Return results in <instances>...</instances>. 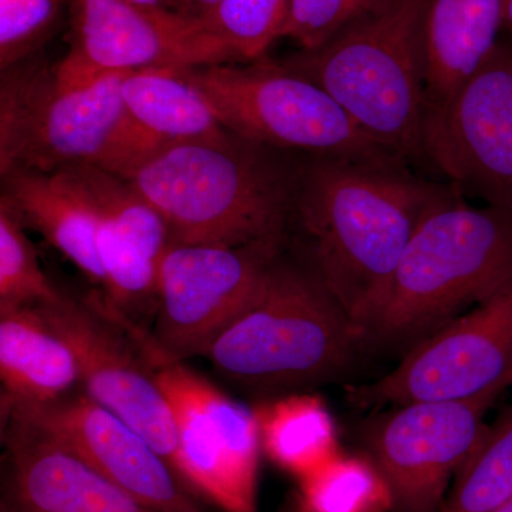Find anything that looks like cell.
<instances>
[{"mask_svg":"<svg viewBox=\"0 0 512 512\" xmlns=\"http://www.w3.org/2000/svg\"><path fill=\"white\" fill-rule=\"evenodd\" d=\"M407 164L313 156L293 174L291 220L303 262L366 336L421 220L453 188L417 177Z\"/></svg>","mask_w":512,"mask_h":512,"instance_id":"obj_1","label":"cell"},{"mask_svg":"<svg viewBox=\"0 0 512 512\" xmlns=\"http://www.w3.org/2000/svg\"><path fill=\"white\" fill-rule=\"evenodd\" d=\"M234 134L167 144L120 175L181 244L285 245L293 174Z\"/></svg>","mask_w":512,"mask_h":512,"instance_id":"obj_2","label":"cell"},{"mask_svg":"<svg viewBox=\"0 0 512 512\" xmlns=\"http://www.w3.org/2000/svg\"><path fill=\"white\" fill-rule=\"evenodd\" d=\"M366 346V333L312 269L281 252L204 357L228 383L275 399L336 382Z\"/></svg>","mask_w":512,"mask_h":512,"instance_id":"obj_3","label":"cell"},{"mask_svg":"<svg viewBox=\"0 0 512 512\" xmlns=\"http://www.w3.org/2000/svg\"><path fill=\"white\" fill-rule=\"evenodd\" d=\"M431 0H386L325 45L281 60L318 84L392 156L426 163L424 26Z\"/></svg>","mask_w":512,"mask_h":512,"instance_id":"obj_4","label":"cell"},{"mask_svg":"<svg viewBox=\"0 0 512 512\" xmlns=\"http://www.w3.org/2000/svg\"><path fill=\"white\" fill-rule=\"evenodd\" d=\"M511 279L512 214L473 207L453 187L404 249L367 333L369 345H417Z\"/></svg>","mask_w":512,"mask_h":512,"instance_id":"obj_5","label":"cell"},{"mask_svg":"<svg viewBox=\"0 0 512 512\" xmlns=\"http://www.w3.org/2000/svg\"><path fill=\"white\" fill-rule=\"evenodd\" d=\"M126 74L74 80L33 56L3 69L0 174L94 165L123 175L157 150L128 119Z\"/></svg>","mask_w":512,"mask_h":512,"instance_id":"obj_6","label":"cell"},{"mask_svg":"<svg viewBox=\"0 0 512 512\" xmlns=\"http://www.w3.org/2000/svg\"><path fill=\"white\" fill-rule=\"evenodd\" d=\"M184 72L222 126L249 143L311 156H392L369 140L322 87L279 62L265 57Z\"/></svg>","mask_w":512,"mask_h":512,"instance_id":"obj_7","label":"cell"},{"mask_svg":"<svg viewBox=\"0 0 512 512\" xmlns=\"http://www.w3.org/2000/svg\"><path fill=\"white\" fill-rule=\"evenodd\" d=\"M284 247L171 241L158 268L156 315L143 342L154 366L207 355L252 301Z\"/></svg>","mask_w":512,"mask_h":512,"instance_id":"obj_8","label":"cell"},{"mask_svg":"<svg viewBox=\"0 0 512 512\" xmlns=\"http://www.w3.org/2000/svg\"><path fill=\"white\" fill-rule=\"evenodd\" d=\"M512 386V279L474 311L412 346L382 379L349 389L359 409L456 402Z\"/></svg>","mask_w":512,"mask_h":512,"instance_id":"obj_9","label":"cell"},{"mask_svg":"<svg viewBox=\"0 0 512 512\" xmlns=\"http://www.w3.org/2000/svg\"><path fill=\"white\" fill-rule=\"evenodd\" d=\"M36 308L76 355L84 392L126 421L177 471L173 410L136 333L107 308L99 291L84 298L63 292L59 301Z\"/></svg>","mask_w":512,"mask_h":512,"instance_id":"obj_10","label":"cell"},{"mask_svg":"<svg viewBox=\"0 0 512 512\" xmlns=\"http://www.w3.org/2000/svg\"><path fill=\"white\" fill-rule=\"evenodd\" d=\"M423 150L461 195L512 214V42L424 114Z\"/></svg>","mask_w":512,"mask_h":512,"instance_id":"obj_11","label":"cell"},{"mask_svg":"<svg viewBox=\"0 0 512 512\" xmlns=\"http://www.w3.org/2000/svg\"><path fill=\"white\" fill-rule=\"evenodd\" d=\"M177 426L178 476L224 512H259L261 436L254 410L185 363L156 366Z\"/></svg>","mask_w":512,"mask_h":512,"instance_id":"obj_12","label":"cell"},{"mask_svg":"<svg viewBox=\"0 0 512 512\" xmlns=\"http://www.w3.org/2000/svg\"><path fill=\"white\" fill-rule=\"evenodd\" d=\"M498 397L400 404L367 421L363 447L389 485L392 512H439Z\"/></svg>","mask_w":512,"mask_h":512,"instance_id":"obj_13","label":"cell"},{"mask_svg":"<svg viewBox=\"0 0 512 512\" xmlns=\"http://www.w3.org/2000/svg\"><path fill=\"white\" fill-rule=\"evenodd\" d=\"M72 42L57 72L74 80L228 64L197 20L133 0H70Z\"/></svg>","mask_w":512,"mask_h":512,"instance_id":"obj_14","label":"cell"},{"mask_svg":"<svg viewBox=\"0 0 512 512\" xmlns=\"http://www.w3.org/2000/svg\"><path fill=\"white\" fill-rule=\"evenodd\" d=\"M15 419L69 448L104 477L157 512H205L177 471L126 421L83 387L42 406L13 407Z\"/></svg>","mask_w":512,"mask_h":512,"instance_id":"obj_15","label":"cell"},{"mask_svg":"<svg viewBox=\"0 0 512 512\" xmlns=\"http://www.w3.org/2000/svg\"><path fill=\"white\" fill-rule=\"evenodd\" d=\"M72 171L97 217L101 299L141 338H147L157 305L161 258L171 242L160 214L120 175L94 167Z\"/></svg>","mask_w":512,"mask_h":512,"instance_id":"obj_16","label":"cell"},{"mask_svg":"<svg viewBox=\"0 0 512 512\" xmlns=\"http://www.w3.org/2000/svg\"><path fill=\"white\" fill-rule=\"evenodd\" d=\"M5 424L19 512H157L42 431L15 419Z\"/></svg>","mask_w":512,"mask_h":512,"instance_id":"obj_17","label":"cell"},{"mask_svg":"<svg viewBox=\"0 0 512 512\" xmlns=\"http://www.w3.org/2000/svg\"><path fill=\"white\" fill-rule=\"evenodd\" d=\"M0 201L25 227L36 229L92 284L103 285L97 252V217L90 198L70 170H16L2 175Z\"/></svg>","mask_w":512,"mask_h":512,"instance_id":"obj_18","label":"cell"},{"mask_svg":"<svg viewBox=\"0 0 512 512\" xmlns=\"http://www.w3.org/2000/svg\"><path fill=\"white\" fill-rule=\"evenodd\" d=\"M2 413L56 402L82 387L69 343L36 306L0 309Z\"/></svg>","mask_w":512,"mask_h":512,"instance_id":"obj_19","label":"cell"},{"mask_svg":"<svg viewBox=\"0 0 512 512\" xmlns=\"http://www.w3.org/2000/svg\"><path fill=\"white\" fill-rule=\"evenodd\" d=\"M503 28V0H431L424 26L426 110L476 72Z\"/></svg>","mask_w":512,"mask_h":512,"instance_id":"obj_20","label":"cell"},{"mask_svg":"<svg viewBox=\"0 0 512 512\" xmlns=\"http://www.w3.org/2000/svg\"><path fill=\"white\" fill-rule=\"evenodd\" d=\"M121 97L128 119L156 148L232 134L184 69L127 73L121 82Z\"/></svg>","mask_w":512,"mask_h":512,"instance_id":"obj_21","label":"cell"},{"mask_svg":"<svg viewBox=\"0 0 512 512\" xmlns=\"http://www.w3.org/2000/svg\"><path fill=\"white\" fill-rule=\"evenodd\" d=\"M254 412L262 451L299 480L339 456L332 416L315 394L275 397L256 406Z\"/></svg>","mask_w":512,"mask_h":512,"instance_id":"obj_22","label":"cell"},{"mask_svg":"<svg viewBox=\"0 0 512 512\" xmlns=\"http://www.w3.org/2000/svg\"><path fill=\"white\" fill-rule=\"evenodd\" d=\"M512 498V407L487 426L439 512H493Z\"/></svg>","mask_w":512,"mask_h":512,"instance_id":"obj_23","label":"cell"},{"mask_svg":"<svg viewBox=\"0 0 512 512\" xmlns=\"http://www.w3.org/2000/svg\"><path fill=\"white\" fill-rule=\"evenodd\" d=\"M292 503L299 512H392L389 485L365 457H338L299 480Z\"/></svg>","mask_w":512,"mask_h":512,"instance_id":"obj_24","label":"cell"},{"mask_svg":"<svg viewBox=\"0 0 512 512\" xmlns=\"http://www.w3.org/2000/svg\"><path fill=\"white\" fill-rule=\"evenodd\" d=\"M289 9L291 0H218L197 22L224 50L228 64H249L265 59L284 37Z\"/></svg>","mask_w":512,"mask_h":512,"instance_id":"obj_25","label":"cell"},{"mask_svg":"<svg viewBox=\"0 0 512 512\" xmlns=\"http://www.w3.org/2000/svg\"><path fill=\"white\" fill-rule=\"evenodd\" d=\"M25 228L0 201V309L46 305L64 292L43 271Z\"/></svg>","mask_w":512,"mask_h":512,"instance_id":"obj_26","label":"cell"},{"mask_svg":"<svg viewBox=\"0 0 512 512\" xmlns=\"http://www.w3.org/2000/svg\"><path fill=\"white\" fill-rule=\"evenodd\" d=\"M383 2L386 0H291L284 37L301 50L318 49Z\"/></svg>","mask_w":512,"mask_h":512,"instance_id":"obj_27","label":"cell"},{"mask_svg":"<svg viewBox=\"0 0 512 512\" xmlns=\"http://www.w3.org/2000/svg\"><path fill=\"white\" fill-rule=\"evenodd\" d=\"M62 0H0V66L28 59L49 35Z\"/></svg>","mask_w":512,"mask_h":512,"instance_id":"obj_28","label":"cell"},{"mask_svg":"<svg viewBox=\"0 0 512 512\" xmlns=\"http://www.w3.org/2000/svg\"><path fill=\"white\" fill-rule=\"evenodd\" d=\"M217 2L218 0H168L165 9L183 16V18L197 20Z\"/></svg>","mask_w":512,"mask_h":512,"instance_id":"obj_29","label":"cell"},{"mask_svg":"<svg viewBox=\"0 0 512 512\" xmlns=\"http://www.w3.org/2000/svg\"><path fill=\"white\" fill-rule=\"evenodd\" d=\"M504 28L512 33V0H503Z\"/></svg>","mask_w":512,"mask_h":512,"instance_id":"obj_30","label":"cell"},{"mask_svg":"<svg viewBox=\"0 0 512 512\" xmlns=\"http://www.w3.org/2000/svg\"><path fill=\"white\" fill-rule=\"evenodd\" d=\"M138 5L147 6V8H164L167 6L168 0H133Z\"/></svg>","mask_w":512,"mask_h":512,"instance_id":"obj_31","label":"cell"},{"mask_svg":"<svg viewBox=\"0 0 512 512\" xmlns=\"http://www.w3.org/2000/svg\"><path fill=\"white\" fill-rule=\"evenodd\" d=\"M0 512H19L16 505L13 504V501H2V505H0Z\"/></svg>","mask_w":512,"mask_h":512,"instance_id":"obj_32","label":"cell"},{"mask_svg":"<svg viewBox=\"0 0 512 512\" xmlns=\"http://www.w3.org/2000/svg\"><path fill=\"white\" fill-rule=\"evenodd\" d=\"M493 512H512V498H510L508 501H505V503L500 505V507L495 508Z\"/></svg>","mask_w":512,"mask_h":512,"instance_id":"obj_33","label":"cell"},{"mask_svg":"<svg viewBox=\"0 0 512 512\" xmlns=\"http://www.w3.org/2000/svg\"><path fill=\"white\" fill-rule=\"evenodd\" d=\"M284 512H299L298 508L293 505L292 501H289L288 505H286V508Z\"/></svg>","mask_w":512,"mask_h":512,"instance_id":"obj_34","label":"cell"}]
</instances>
